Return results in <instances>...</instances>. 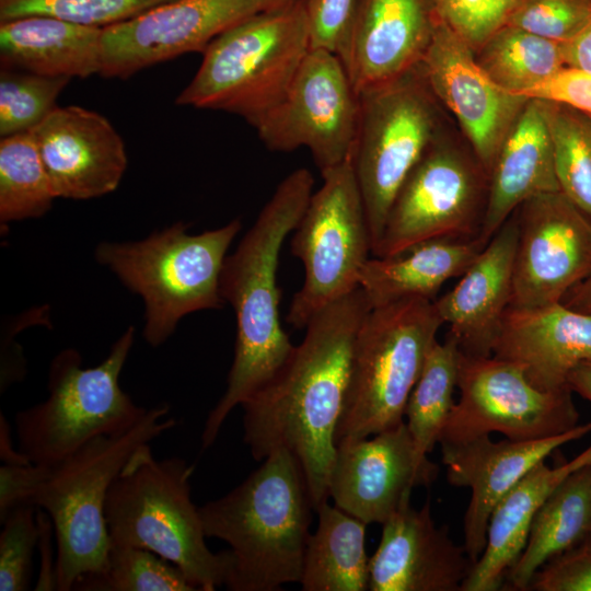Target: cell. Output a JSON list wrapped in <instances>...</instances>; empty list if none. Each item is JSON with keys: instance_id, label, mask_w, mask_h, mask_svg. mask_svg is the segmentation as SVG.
I'll use <instances>...</instances> for the list:
<instances>
[{"instance_id": "9c48e42d", "label": "cell", "mask_w": 591, "mask_h": 591, "mask_svg": "<svg viewBox=\"0 0 591 591\" xmlns=\"http://www.w3.org/2000/svg\"><path fill=\"white\" fill-rule=\"evenodd\" d=\"M442 324L433 301L420 298L368 312L355 341L336 443L368 438L404 421L408 397Z\"/></svg>"}, {"instance_id": "836d02e7", "label": "cell", "mask_w": 591, "mask_h": 591, "mask_svg": "<svg viewBox=\"0 0 591 591\" xmlns=\"http://www.w3.org/2000/svg\"><path fill=\"white\" fill-rule=\"evenodd\" d=\"M544 102L559 190L591 218V117L560 103Z\"/></svg>"}, {"instance_id": "f546056e", "label": "cell", "mask_w": 591, "mask_h": 591, "mask_svg": "<svg viewBox=\"0 0 591 591\" xmlns=\"http://www.w3.org/2000/svg\"><path fill=\"white\" fill-rule=\"evenodd\" d=\"M316 512L317 528L309 537L299 581L302 590H369L367 524L327 501Z\"/></svg>"}, {"instance_id": "c3c4849f", "label": "cell", "mask_w": 591, "mask_h": 591, "mask_svg": "<svg viewBox=\"0 0 591 591\" xmlns=\"http://www.w3.org/2000/svg\"><path fill=\"white\" fill-rule=\"evenodd\" d=\"M567 384L573 393L591 403V360L576 367L570 372Z\"/></svg>"}, {"instance_id": "681fc988", "label": "cell", "mask_w": 591, "mask_h": 591, "mask_svg": "<svg viewBox=\"0 0 591 591\" xmlns=\"http://www.w3.org/2000/svg\"><path fill=\"white\" fill-rule=\"evenodd\" d=\"M0 457L3 464H27L31 463L23 456L19 449H14L10 434V426L3 414L0 415Z\"/></svg>"}, {"instance_id": "8fae6325", "label": "cell", "mask_w": 591, "mask_h": 591, "mask_svg": "<svg viewBox=\"0 0 591 591\" xmlns=\"http://www.w3.org/2000/svg\"><path fill=\"white\" fill-rule=\"evenodd\" d=\"M292 232L291 253L304 267L287 321L304 328L323 308L359 288L372 253L370 229L351 159L322 174Z\"/></svg>"}, {"instance_id": "b9f144b4", "label": "cell", "mask_w": 591, "mask_h": 591, "mask_svg": "<svg viewBox=\"0 0 591 591\" xmlns=\"http://www.w3.org/2000/svg\"><path fill=\"white\" fill-rule=\"evenodd\" d=\"M528 590L591 591V534L544 564Z\"/></svg>"}, {"instance_id": "4fadbf2b", "label": "cell", "mask_w": 591, "mask_h": 591, "mask_svg": "<svg viewBox=\"0 0 591 591\" xmlns=\"http://www.w3.org/2000/svg\"><path fill=\"white\" fill-rule=\"evenodd\" d=\"M488 188L480 163L434 139L396 194L373 256L430 240L479 237Z\"/></svg>"}, {"instance_id": "44dd1931", "label": "cell", "mask_w": 591, "mask_h": 591, "mask_svg": "<svg viewBox=\"0 0 591 591\" xmlns=\"http://www.w3.org/2000/svg\"><path fill=\"white\" fill-rule=\"evenodd\" d=\"M382 526L369 561L370 591H461L474 563L448 526L436 525L430 500L402 509Z\"/></svg>"}, {"instance_id": "7a4b0ae2", "label": "cell", "mask_w": 591, "mask_h": 591, "mask_svg": "<svg viewBox=\"0 0 591 591\" xmlns=\"http://www.w3.org/2000/svg\"><path fill=\"white\" fill-rule=\"evenodd\" d=\"M314 177L300 167L288 174L260 210L233 254L225 257L220 291L236 318V339L227 390L206 418L201 448L217 439L227 417L267 384L294 346L279 317V254L313 195Z\"/></svg>"}, {"instance_id": "bcb514c9", "label": "cell", "mask_w": 591, "mask_h": 591, "mask_svg": "<svg viewBox=\"0 0 591 591\" xmlns=\"http://www.w3.org/2000/svg\"><path fill=\"white\" fill-rule=\"evenodd\" d=\"M566 67L591 72V20L570 40L564 43Z\"/></svg>"}, {"instance_id": "ab89813d", "label": "cell", "mask_w": 591, "mask_h": 591, "mask_svg": "<svg viewBox=\"0 0 591 591\" xmlns=\"http://www.w3.org/2000/svg\"><path fill=\"white\" fill-rule=\"evenodd\" d=\"M591 20V0H523L507 24L559 43L572 39Z\"/></svg>"}, {"instance_id": "8d00e7d4", "label": "cell", "mask_w": 591, "mask_h": 591, "mask_svg": "<svg viewBox=\"0 0 591 591\" xmlns=\"http://www.w3.org/2000/svg\"><path fill=\"white\" fill-rule=\"evenodd\" d=\"M172 0H0V22L26 15H48L95 27H107Z\"/></svg>"}, {"instance_id": "f6af8a7d", "label": "cell", "mask_w": 591, "mask_h": 591, "mask_svg": "<svg viewBox=\"0 0 591 591\" xmlns=\"http://www.w3.org/2000/svg\"><path fill=\"white\" fill-rule=\"evenodd\" d=\"M36 520L39 529L38 544L44 556L35 590H57L56 564L51 561L50 545V532L54 526L50 518L43 509L36 513Z\"/></svg>"}, {"instance_id": "4316f807", "label": "cell", "mask_w": 591, "mask_h": 591, "mask_svg": "<svg viewBox=\"0 0 591 591\" xmlns=\"http://www.w3.org/2000/svg\"><path fill=\"white\" fill-rule=\"evenodd\" d=\"M103 28L48 15L0 22L1 68L47 77L100 74Z\"/></svg>"}, {"instance_id": "74e56055", "label": "cell", "mask_w": 591, "mask_h": 591, "mask_svg": "<svg viewBox=\"0 0 591 591\" xmlns=\"http://www.w3.org/2000/svg\"><path fill=\"white\" fill-rule=\"evenodd\" d=\"M34 505L24 503L10 510L1 519L0 533V590L28 589L32 557L38 544L39 529Z\"/></svg>"}, {"instance_id": "f907efd6", "label": "cell", "mask_w": 591, "mask_h": 591, "mask_svg": "<svg viewBox=\"0 0 591 591\" xmlns=\"http://www.w3.org/2000/svg\"><path fill=\"white\" fill-rule=\"evenodd\" d=\"M591 117V115H589Z\"/></svg>"}, {"instance_id": "e0dca14e", "label": "cell", "mask_w": 591, "mask_h": 591, "mask_svg": "<svg viewBox=\"0 0 591 591\" xmlns=\"http://www.w3.org/2000/svg\"><path fill=\"white\" fill-rule=\"evenodd\" d=\"M438 471L433 462L418 457L403 421L368 438L336 443L328 497L367 525L383 524L410 506L413 488L430 485Z\"/></svg>"}, {"instance_id": "3957f363", "label": "cell", "mask_w": 591, "mask_h": 591, "mask_svg": "<svg viewBox=\"0 0 591 591\" xmlns=\"http://www.w3.org/2000/svg\"><path fill=\"white\" fill-rule=\"evenodd\" d=\"M314 510L297 457L286 449L221 498L199 507L207 537L229 545L224 586L232 591H276L299 582Z\"/></svg>"}, {"instance_id": "ffe728a7", "label": "cell", "mask_w": 591, "mask_h": 591, "mask_svg": "<svg viewBox=\"0 0 591 591\" xmlns=\"http://www.w3.org/2000/svg\"><path fill=\"white\" fill-rule=\"evenodd\" d=\"M32 132L57 198L91 199L118 187L127 153L103 115L77 105L57 106Z\"/></svg>"}, {"instance_id": "60d3db41", "label": "cell", "mask_w": 591, "mask_h": 591, "mask_svg": "<svg viewBox=\"0 0 591 591\" xmlns=\"http://www.w3.org/2000/svg\"><path fill=\"white\" fill-rule=\"evenodd\" d=\"M361 1L305 0L311 48L339 56Z\"/></svg>"}, {"instance_id": "52a82bcc", "label": "cell", "mask_w": 591, "mask_h": 591, "mask_svg": "<svg viewBox=\"0 0 591 591\" xmlns=\"http://www.w3.org/2000/svg\"><path fill=\"white\" fill-rule=\"evenodd\" d=\"M241 228L240 219H234L190 234L187 224L177 222L141 241L97 245V262L142 298L148 344H163L185 315L222 306L221 273Z\"/></svg>"}, {"instance_id": "f1b7e54d", "label": "cell", "mask_w": 591, "mask_h": 591, "mask_svg": "<svg viewBox=\"0 0 591 591\" xmlns=\"http://www.w3.org/2000/svg\"><path fill=\"white\" fill-rule=\"evenodd\" d=\"M591 534V463L568 475L536 512L525 546L506 576L513 590H528L549 559Z\"/></svg>"}, {"instance_id": "2e32d148", "label": "cell", "mask_w": 591, "mask_h": 591, "mask_svg": "<svg viewBox=\"0 0 591 591\" xmlns=\"http://www.w3.org/2000/svg\"><path fill=\"white\" fill-rule=\"evenodd\" d=\"M515 216L519 234L509 306L559 303L591 271V218L560 190L529 198Z\"/></svg>"}, {"instance_id": "d4e9b609", "label": "cell", "mask_w": 591, "mask_h": 591, "mask_svg": "<svg viewBox=\"0 0 591 591\" xmlns=\"http://www.w3.org/2000/svg\"><path fill=\"white\" fill-rule=\"evenodd\" d=\"M558 190L545 102L529 99L494 161L479 239L487 244L529 198Z\"/></svg>"}, {"instance_id": "d6986e66", "label": "cell", "mask_w": 591, "mask_h": 591, "mask_svg": "<svg viewBox=\"0 0 591 591\" xmlns=\"http://www.w3.org/2000/svg\"><path fill=\"white\" fill-rule=\"evenodd\" d=\"M591 432V422L545 439L493 441L489 434L461 442H441L449 484L471 489L463 518V546L475 564L482 555L491 513L502 497L535 465L561 445Z\"/></svg>"}, {"instance_id": "6da1fadb", "label": "cell", "mask_w": 591, "mask_h": 591, "mask_svg": "<svg viewBox=\"0 0 591 591\" xmlns=\"http://www.w3.org/2000/svg\"><path fill=\"white\" fill-rule=\"evenodd\" d=\"M371 306L359 287L318 311L275 376L243 407V440L256 461L286 449L300 463L314 511L327 499L335 436L355 341Z\"/></svg>"}, {"instance_id": "83f0119b", "label": "cell", "mask_w": 591, "mask_h": 591, "mask_svg": "<svg viewBox=\"0 0 591 591\" xmlns=\"http://www.w3.org/2000/svg\"><path fill=\"white\" fill-rule=\"evenodd\" d=\"M485 246L479 237L439 239L418 243L393 256L369 258L361 270L359 287L371 309L410 298L433 301L442 285L462 276Z\"/></svg>"}, {"instance_id": "f35d334b", "label": "cell", "mask_w": 591, "mask_h": 591, "mask_svg": "<svg viewBox=\"0 0 591 591\" xmlns=\"http://www.w3.org/2000/svg\"><path fill=\"white\" fill-rule=\"evenodd\" d=\"M523 0H432L437 20L473 50L507 24Z\"/></svg>"}, {"instance_id": "9a60e30c", "label": "cell", "mask_w": 591, "mask_h": 591, "mask_svg": "<svg viewBox=\"0 0 591 591\" xmlns=\"http://www.w3.org/2000/svg\"><path fill=\"white\" fill-rule=\"evenodd\" d=\"M296 0H172L103 28L100 76L127 79L148 67L202 51L243 21Z\"/></svg>"}, {"instance_id": "8992f818", "label": "cell", "mask_w": 591, "mask_h": 591, "mask_svg": "<svg viewBox=\"0 0 591 591\" xmlns=\"http://www.w3.org/2000/svg\"><path fill=\"white\" fill-rule=\"evenodd\" d=\"M310 49L305 0L262 12L207 46L175 103L231 113L254 127L283 99Z\"/></svg>"}, {"instance_id": "ac0fdd59", "label": "cell", "mask_w": 591, "mask_h": 591, "mask_svg": "<svg viewBox=\"0 0 591 591\" xmlns=\"http://www.w3.org/2000/svg\"><path fill=\"white\" fill-rule=\"evenodd\" d=\"M418 67L430 92L455 115L477 160L490 174L503 138L529 99L496 84L473 49L439 20Z\"/></svg>"}, {"instance_id": "4dcf8cb0", "label": "cell", "mask_w": 591, "mask_h": 591, "mask_svg": "<svg viewBox=\"0 0 591 591\" xmlns=\"http://www.w3.org/2000/svg\"><path fill=\"white\" fill-rule=\"evenodd\" d=\"M475 58L496 84L521 96L566 67L564 43L508 24L477 48Z\"/></svg>"}, {"instance_id": "d590c367", "label": "cell", "mask_w": 591, "mask_h": 591, "mask_svg": "<svg viewBox=\"0 0 591 591\" xmlns=\"http://www.w3.org/2000/svg\"><path fill=\"white\" fill-rule=\"evenodd\" d=\"M69 81L65 77L1 68L0 136L36 128L57 107L56 101Z\"/></svg>"}, {"instance_id": "7c38bea8", "label": "cell", "mask_w": 591, "mask_h": 591, "mask_svg": "<svg viewBox=\"0 0 591 591\" xmlns=\"http://www.w3.org/2000/svg\"><path fill=\"white\" fill-rule=\"evenodd\" d=\"M461 352V351H460ZM459 399L439 443L461 442L493 432L528 441L569 431L579 425L572 391H543L514 362L495 356L460 354Z\"/></svg>"}, {"instance_id": "e575fe53", "label": "cell", "mask_w": 591, "mask_h": 591, "mask_svg": "<svg viewBox=\"0 0 591 591\" xmlns=\"http://www.w3.org/2000/svg\"><path fill=\"white\" fill-rule=\"evenodd\" d=\"M73 590L196 591L171 561L141 547L111 545L104 572L85 575Z\"/></svg>"}, {"instance_id": "5b68a950", "label": "cell", "mask_w": 591, "mask_h": 591, "mask_svg": "<svg viewBox=\"0 0 591 591\" xmlns=\"http://www.w3.org/2000/svg\"><path fill=\"white\" fill-rule=\"evenodd\" d=\"M169 412L164 403L149 408L126 431L99 436L48 466L30 503L43 509L54 526L58 591L73 590L81 577L105 571L111 546L105 519L108 489L139 445L176 426L175 418H166Z\"/></svg>"}, {"instance_id": "7bdbcfd3", "label": "cell", "mask_w": 591, "mask_h": 591, "mask_svg": "<svg viewBox=\"0 0 591 591\" xmlns=\"http://www.w3.org/2000/svg\"><path fill=\"white\" fill-rule=\"evenodd\" d=\"M524 96L560 103L591 115V72L564 67Z\"/></svg>"}, {"instance_id": "ee69618b", "label": "cell", "mask_w": 591, "mask_h": 591, "mask_svg": "<svg viewBox=\"0 0 591 591\" xmlns=\"http://www.w3.org/2000/svg\"><path fill=\"white\" fill-rule=\"evenodd\" d=\"M47 472L48 466L34 463L3 464L0 467V519L16 506L30 503Z\"/></svg>"}, {"instance_id": "ba28073f", "label": "cell", "mask_w": 591, "mask_h": 591, "mask_svg": "<svg viewBox=\"0 0 591 591\" xmlns=\"http://www.w3.org/2000/svg\"><path fill=\"white\" fill-rule=\"evenodd\" d=\"M129 326L97 366L84 368L78 350L67 348L48 370V396L14 417L18 449L31 463L53 466L90 440L135 426L148 412L119 385L134 344Z\"/></svg>"}, {"instance_id": "1f68e13d", "label": "cell", "mask_w": 591, "mask_h": 591, "mask_svg": "<svg viewBox=\"0 0 591 591\" xmlns=\"http://www.w3.org/2000/svg\"><path fill=\"white\" fill-rule=\"evenodd\" d=\"M460 354L451 336L442 343L436 340L408 397L404 421L420 460H429L454 405Z\"/></svg>"}, {"instance_id": "7402d4cb", "label": "cell", "mask_w": 591, "mask_h": 591, "mask_svg": "<svg viewBox=\"0 0 591 591\" xmlns=\"http://www.w3.org/2000/svg\"><path fill=\"white\" fill-rule=\"evenodd\" d=\"M436 22L432 0H362L338 56L357 94L417 67Z\"/></svg>"}, {"instance_id": "d6a6232c", "label": "cell", "mask_w": 591, "mask_h": 591, "mask_svg": "<svg viewBox=\"0 0 591 591\" xmlns=\"http://www.w3.org/2000/svg\"><path fill=\"white\" fill-rule=\"evenodd\" d=\"M55 198L33 132L1 137V224L42 217Z\"/></svg>"}, {"instance_id": "30bf717a", "label": "cell", "mask_w": 591, "mask_h": 591, "mask_svg": "<svg viewBox=\"0 0 591 591\" xmlns=\"http://www.w3.org/2000/svg\"><path fill=\"white\" fill-rule=\"evenodd\" d=\"M429 88L415 67L399 78L361 91L350 155L376 247L391 206L406 177L434 140Z\"/></svg>"}, {"instance_id": "603a6c76", "label": "cell", "mask_w": 591, "mask_h": 591, "mask_svg": "<svg viewBox=\"0 0 591 591\" xmlns=\"http://www.w3.org/2000/svg\"><path fill=\"white\" fill-rule=\"evenodd\" d=\"M515 211L489 240L453 289L433 305L449 324V336L461 354L488 357L509 308L518 243Z\"/></svg>"}, {"instance_id": "277c9868", "label": "cell", "mask_w": 591, "mask_h": 591, "mask_svg": "<svg viewBox=\"0 0 591 591\" xmlns=\"http://www.w3.org/2000/svg\"><path fill=\"white\" fill-rule=\"evenodd\" d=\"M194 466L179 457L157 460L139 445L113 480L105 502L111 545L149 549L177 566L198 591L224 586L229 549L212 553L190 496Z\"/></svg>"}, {"instance_id": "484cf974", "label": "cell", "mask_w": 591, "mask_h": 591, "mask_svg": "<svg viewBox=\"0 0 591 591\" xmlns=\"http://www.w3.org/2000/svg\"><path fill=\"white\" fill-rule=\"evenodd\" d=\"M591 463V444L569 461L548 466L543 461L529 471L495 507L486 545L461 591H496L519 559L531 523L555 488L572 472Z\"/></svg>"}, {"instance_id": "5bb4252c", "label": "cell", "mask_w": 591, "mask_h": 591, "mask_svg": "<svg viewBox=\"0 0 591 591\" xmlns=\"http://www.w3.org/2000/svg\"><path fill=\"white\" fill-rule=\"evenodd\" d=\"M359 120V96L337 55L311 48L286 95L255 126L271 151L306 148L321 174L347 161Z\"/></svg>"}, {"instance_id": "7dc6e473", "label": "cell", "mask_w": 591, "mask_h": 591, "mask_svg": "<svg viewBox=\"0 0 591 591\" xmlns=\"http://www.w3.org/2000/svg\"><path fill=\"white\" fill-rule=\"evenodd\" d=\"M560 303L571 310L591 314V271L566 293Z\"/></svg>"}, {"instance_id": "cb8c5ba5", "label": "cell", "mask_w": 591, "mask_h": 591, "mask_svg": "<svg viewBox=\"0 0 591 591\" xmlns=\"http://www.w3.org/2000/svg\"><path fill=\"white\" fill-rule=\"evenodd\" d=\"M493 356L517 363L543 391L567 389L570 372L591 360V314L560 302L534 309L509 306Z\"/></svg>"}]
</instances>
